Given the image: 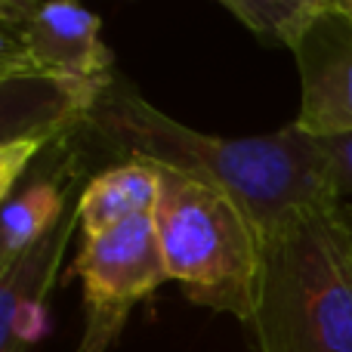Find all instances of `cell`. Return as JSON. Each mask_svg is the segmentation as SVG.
Listing matches in <instances>:
<instances>
[{
	"label": "cell",
	"instance_id": "6da1fadb",
	"mask_svg": "<svg viewBox=\"0 0 352 352\" xmlns=\"http://www.w3.org/2000/svg\"><path fill=\"white\" fill-rule=\"evenodd\" d=\"M80 133L118 161L170 167L229 195L269 244L309 207L340 201L316 136L287 124L269 136H210L167 118L115 72Z\"/></svg>",
	"mask_w": 352,
	"mask_h": 352
},
{
	"label": "cell",
	"instance_id": "7a4b0ae2",
	"mask_svg": "<svg viewBox=\"0 0 352 352\" xmlns=\"http://www.w3.org/2000/svg\"><path fill=\"white\" fill-rule=\"evenodd\" d=\"M340 201L297 213L263 250L254 352H352V238Z\"/></svg>",
	"mask_w": 352,
	"mask_h": 352
},
{
	"label": "cell",
	"instance_id": "3957f363",
	"mask_svg": "<svg viewBox=\"0 0 352 352\" xmlns=\"http://www.w3.org/2000/svg\"><path fill=\"white\" fill-rule=\"evenodd\" d=\"M155 226L167 275L182 285L195 306L238 318L241 328L254 322L263 278L260 232L248 213L207 182L170 167H158Z\"/></svg>",
	"mask_w": 352,
	"mask_h": 352
},
{
	"label": "cell",
	"instance_id": "277c9868",
	"mask_svg": "<svg viewBox=\"0 0 352 352\" xmlns=\"http://www.w3.org/2000/svg\"><path fill=\"white\" fill-rule=\"evenodd\" d=\"M0 78L50 80L90 115L115 78L99 16L78 0H0Z\"/></svg>",
	"mask_w": 352,
	"mask_h": 352
},
{
	"label": "cell",
	"instance_id": "5b68a950",
	"mask_svg": "<svg viewBox=\"0 0 352 352\" xmlns=\"http://www.w3.org/2000/svg\"><path fill=\"white\" fill-rule=\"evenodd\" d=\"M72 275L84 285L87 312L78 352H105L118 340L130 309L170 278L155 217H136L102 235L84 238Z\"/></svg>",
	"mask_w": 352,
	"mask_h": 352
},
{
	"label": "cell",
	"instance_id": "8992f818",
	"mask_svg": "<svg viewBox=\"0 0 352 352\" xmlns=\"http://www.w3.org/2000/svg\"><path fill=\"white\" fill-rule=\"evenodd\" d=\"M291 50L303 90L294 124L316 140L352 133V19L337 6L322 12Z\"/></svg>",
	"mask_w": 352,
	"mask_h": 352
},
{
	"label": "cell",
	"instance_id": "52a82bcc",
	"mask_svg": "<svg viewBox=\"0 0 352 352\" xmlns=\"http://www.w3.org/2000/svg\"><path fill=\"white\" fill-rule=\"evenodd\" d=\"M74 226H80L78 210H68V217L34 250H28L10 272L0 275V352H31L43 337L47 294Z\"/></svg>",
	"mask_w": 352,
	"mask_h": 352
},
{
	"label": "cell",
	"instance_id": "ba28073f",
	"mask_svg": "<svg viewBox=\"0 0 352 352\" xmlns=\"http://www.w3.org/2000/svg\"><path fill=\"white\" fill-rule=\"evenodd\" d=\"M78 136V133H74ZM84 161L72 136L62 142L59 158L47 173L31 179L22 192H12L3 201V232H0V275L10 272L28 250H34L62 219L65 213V195L74 176L80 173Z\"/></svg>",
	"mask_w": 352,
	"mask_h": 352
},
{
	"label": "cell",
	"instance_id": "9c48e42d",
	"mask_svg": "<svg viewBox=\"0 0 352 352\" xmlns=\"http://www.w3.org/2000/svg\"><path fill=\"white\" fill-rule=\"evenodd\" d=\"M155 204H158V170L148 161L130 158L93 176L80 192L74 210L84 238H90L136 217H148L155 213Z\"/></svg>",
	"mask_w": 352,
	"mask_h": 352
},
{
	"label": "cell",
	"instance_id": "30bf717a",
	"mask_svg": "<svg viewBox=\"0 0 352 352\" xmlns=\"http://www.w3.org/2000/svg\"><path fill=\"white\" fill-rule=\"evenodd\" d=\"M241 25L269 43L294 47L297 37L337 0H219Z\"/></svg>",
	"mask_w": 352,
	"mask_h": 352
},
{
	"label": "cell",
	"instance_id": "8fae6325",
	"mask_svg": "<svg viewBox=\"0 0 352 352\" xmlns=\"http://www.w3.org/2000/svg\"><path fill=\"white\" fill-rule=\"evenodd\" d=\"M331 170V182H334L337 195L343 201H352V133L346 136H331V140H318Z\"/></svg>",
	"mask_w": 352,
	"mask_h": 352
},
{
	"label": "cell",
	"instance_id": "7c38bea8",
	"mask_svg": "<svg viewBox=\"0 0 352 352\" xmlns=\"http://www.w3.org/2000/svg\"><path fill=\"white\" fill-rule=\"evenodd\" d=\"M340 217H343V223H346L349 238H352V201H343V204H340Z\"/></svg>",
	"mask_w": 352,
	"mask_h": 352
},
{
	"label": "cell",
	"instance_id": "4fadbf2b",
	"mask_svg": "<svg viewBox=\"0 0 352 352\" xmlns=\"http://www.w3.org/2000/svg\"><path fill=\"white\" fill-rule=\"evenodd\" d=\"M337 10H340V12H346V16L352 19V0H337Z\"/></svg>",
	"mask_w": 352,
	"mask_h": 352
}]
</instances>
